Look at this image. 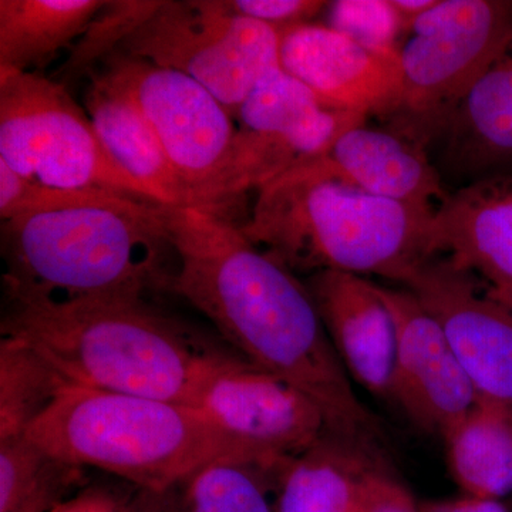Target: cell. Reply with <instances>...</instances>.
Masks as SVG:
<instances>
[{
  "instance_id": "cell-25",
  "label": "cell",
  "mask_w": 512,
  "mask_h": 512,
  "mask_svg": "<svg viewBox=\"0 0 512 512\" xmlns=\"http://www.w3.org/2000/svg\"><path fill=\"white\" fill-rule=\"evenodd\" d=\"M284 471L237 458L215 461L184 484L181 512H276L269 494Z\"/></svg>"
},
{
  "instance_id": "cell-22",
  "label": "cell",
  "mask_w": 512,
  "mask_h": 512,
  "mask_svg": "<svg viewBox=\"0 0 512 512\" xmlns=\"http://www.w3.org/2000/svg\"><path fill=\"white\" fill-rule=\"evenodd\" d=\"M443 439L451 477L467 497L512 494V407L478 399Z\"/></svg>"
},
{
  "instance_id": "cell-8",
  "label": "cell",
  "mask_w": 512,
  "mask_h": 512,
  "mask_svg": "<svg viewBox=\"0 0 512 512\" xmlns=\"http://www.w3.org/2000/svg\"><path fill=\"white\" fill-rule=\"evenodd\" d=\"M281 32L232 12L225 0H160L117 52L191 77L234 117L252 90L281 67Z\"/></svg>"
},
{
  "instance_id": "cell-23",
  "label": "cell",
  "mask_w": 512,
  "mask_h": 512,
  "mask_svg": "<svg viewBox=\"0 0 512 512\" xmlns=\"http://www.w3.org/2000/svg\"><path fill=\"white\" fill-rule=\"evenodd\" d=\"M84 468L28 436L0 440V512H53L83 483Z\"/></svg>"
},
{
  "instance_id": "cell-10",
  "label": "cell",
  "mask_w": 512,
  "mask_h": 512,
  "mask_svg": "<svg viewBox=\"0 0 512 512\" xmlns=\"http://www.w3.org/2000/svg\"><path fill=\"white\" fill-rule=\"evenodd\" d=\"M366 120L326 106L281 67L268 74L234 114L235 136L221 181L222 218L232 221V210L249 192L328 156L345 131Z\"/></svg>"
},
{
  "instance_id": "cell-1",
  "label": "cell",
  "mask_w": 512,
  "mask_h": 512,
  "mask_svg": "<svg viewBox=\"0 0 512 512\" xmlns=\"http://www.w3.org/2000/svg\"><path fill=\"white\" fill-rule=\"evenodd\" d=\"M167 222L175 254L168 292L202 313L248 362L305 393L330 436L373 451L382 429L357 397L301 276L212 212L167 207Z\"/></svg>"
},
{
  "instance_id": "cell-21",
  "label": "cell",
  "mask_w": 512,
  "mask_h": 512,
  "mask_svg": "<svg viewBox=\"0 0 512 512\" xmlns=\"http://www.w3.org/2000/svg\"><path fill=\"white\" fill-rule=\"evenodd\" d=\"M379 464L375 451L325 434L285 468L276 512H353L360 481Z\"/></svg>"
},
{
  "instance_id": "cell-20",
  "label": "cell",
  "mask_w": 512,
  "mask_h": 512,
  "mask_svg": "<svg viewBox=\"0 0 512 512\" xmlns=\"http://www.w3.org/2000/svg\"><path fill=\"white\" fill-rule=\"evenodd\" d=\"M106 0H0V72L40 73L70 52Z\"/></svg>"
},
{
  "instance_id": "cell-4",
  "label": "cell",
  "mask_w": 512,
  "mask_h": 512,
  "mask_svg": "<svg viewBox=\"0 0 512 512\" xmlns=\"http://www.w3.org/2000/svg\"><path fill=\"white\" fill-rule=\"evenodd\" d=\"M2 336L25 342L70 386L190 407L222 355L131 296L6 305Z\"/></svg>"
},
{
  "instance_id": "cell-11",
  "label": "cell",
  "mask_w": 512,
  "mask_h": 512,
  "mask_svg": "<svg viewBox=\"0 0 512 512\" xmlns=\"http://www.w3.org/2000/svg\"><path fill=\"white\" fill-rule=\"evenodd\" d=\"M256 457L286 467L325 434V417L298 387L248 362L222 353L192 406Z\"/></svg>"
},
{
  "instance_id": "cell-17",
  "label": "cell",
  "mask_w": 512,
  "mask_h": 512,
  "mask_svg": "<svg viewBox=\"0 0 512 512\" xmlns=\"http://www.w3.org/2000/svg\"><path fill=\"white\" fill-rule=\"evenodd\" d=\"M431 143L443 181L464 187L512 173V60L474 83Z\"/></svg>"
},
{
  "instance_id": "cell-29",
  "label": "cell",
  "mask_w": 512,
  "mask_h": 512,
  "mask_svg": "<svg viewBox=\"0 0 512 512\" xmlns=\"http://www.w3.org/2000/svg\"><path fill=\"white\" fill-rule=\"evenodd\" d=\"M353 512H421L412 494L383 470L370 468L362 478Z\"/></svg>"
},
{
  "instance_id": "cell-30",
  "label": "cell",
  "mask_w": 512,
  "mask_h": 512,
  "mask_svg": "<svg viewBox=\"0 0 512 512\" xmlns=\"http://www.w3.org/2000/svg\"><path fill=\"white\" fill-rule=\"evenodd\" d=\"M53 512H136V503H127L106 488L89 487L64 500Z\"/></svg>"
},
{
  "instance_id": "cell-32",
  "label": "cell",
  "mask_w": 512,
  "mask_h": 512,
  "mask_svg": "<svg viewBox=\"0 0 512 512\" xmlns=\"http://www.w3.org/2000/svg\"><path fill=\"white\" fill-rule=\"evenodd\" d=\"M440 0H393L394 8L399 13L406 32H410L414 23L429 13Z\"/></svg>"
},
{
  "instance_id": "cell-19",
  "label": "cell",
  "mask_w": 512,
  "mask_h": 512,
  "mask_svg": "<svg viewBox=\"0 0 512 512\" xmlns=\"http://www.w3.org/2000/svg\"><path fill=\"white\" fill-rule=\"evenodd\" d=\"M83 107L107 156L157 204L195 208L194 197L175 171L156 133L126 93L100 74L92 73Z\"/></svg>"
},
{
  "instance_id": "cell-14",
  "label": "cell",
  "mask_w": 512,
  "mask_h": 512,
  "mask_svg": "<svg viewBox=\"0 0 512 512\" xmlns=\"http://www.w3.org/2000/svg\"><path fill=\"white\" fill-rule=\"evenodd\" d=\"M279 62L332 109L359 116H394L402 107L400 52L359 45L325 23H305L281 32Z\"/></svg>"
},
{
  "instance_id": "cell-34",
  "label": "cell",
  "mask_w": 512,
  "mask_h": 512,
  "mask_svg": "<svg viewBox=\"0 0 512 512\" xmlns=\"http://www.w3.org/2000/svg\"><path fill=\"white\" fill-rule=\"evenodd\" d=\"M495 295H497V293H495ZM497 296H498V298L503 299L504 302L510 303V305H512V295H508V296L497 295Z\"/></svg>"
},
{
  "instance_id": "cell-5",
  "label": "cell",
  "mask_w": 512,
  "mask_h": 512,
  "mask_svg": "<svg viewBox=\"0 0 512 512\" xmlns=\"http://www.w3.org/2000/svg\"><path fill=\"white\" fill-rule=\"evenodd\" d=\"M26 436L74 466L93 467L164 494L215 461L237 458L271 470L185 404L66 386Z\"/></svg>"
},
{
  "instance_id": "cell-15",
  "label": "cell",
  "mask_w": 512,
  "mask_h": 512,
  "mask_svg": "<svg viewBox=\"0 0 512 512\" xmlns=\"http://www.w3.org/2000/svg\"><path fill=\"white\" fill-rule=\"evenodd\" d=\"M340 363L352 382L393 403L396 329L377 282L338 271L305 279Z\"/></svg>"
},
{
  "instance_id": "cell-28",
  "label": "cell",
  "mask_w": 512,
  "mask_h": 512,
  "mask_svg": "<svg viewBox=\"0 0 512 512\" xmlns=\"http://www.w3.org/2000/svg\"><path fill=\"white\" fill-rule=\"evenodd\" d=\"M329 2L320 0H225L232 12L272 26L279 32L313 22Z\"/></svg>"
},
{
  "instance_id": "cell-2",
  "label": "cell",
  "mask_w": 512,
  "mask_h": 512,
  "mask_svg": "<svg viewBox=\"0 0 512 512\" xmlns=\"http://www.w3.org/2000/svg\"><path fill=\"white\" fill-rule=\"evenodd\" d=\"M6 305L168 291L175 254L167 207L104 191L0 225Z\"/></svg>"
},
{
  "instance_id": "cell-6",
  "label": "cell",
  "mask_w": 512,
  "mask_h": 512,
  "mask_svg": "<svg viewBox=\"0 0 512 512\" xmlns=\"http://www.w3.org/2000/svg\"><path fill=\"white\" fill-rule=\"evenodd\" d=\"M0 161L46 187L157 204L107 156L69 89L45 74L0 72Z\"/></svg>"
},
{
  "instance_id": "cell-27",
  "label": "cell",
  "mask_w": 512,
  "mask_h": 512,
  "mask_svg": "<svg viewBox=\"0 0 512 512\" xmlns=\"http://www.w3.org/2000/svg\"><path fill=\"white\" fill-rule=\"evenodd\" d=\"M329 28L359 45L379 52H400L397 42L406 32L393 0H338L329 2Z\"/></svg>"
},
{
  "instance_id": "cell-24",
  "label": "cell",
  "mask_w": 512,
  "mask_h": 512,
  "mask_svg": "<svg viewBox=\"0 0 512 512\" xmlns=\"http://www.w3.org/2000/svg\"><path fill=\"white\" fill-rule=\"evenodd\" d=\"M69 386L22 340H0V440L25 436Z\"/></svg>"
},
{
  "instance_id": "cell-33",
  "label": "cell",
  "mask_w": 512,
  "mask_h": 512,
  "mask_svg": "<svg viewBox=\"0 0 512 512\" xmlns=\"http://www.w3.org/2000/svg\"><path fill=\"white\" fill-rule=\"evenodd\" d=\"M171 493L173 491L164 494L143 491V498L136 501V512H181L180 501L175 504Z\"/></svg>"
},
{
  "instance_id": "cell-18",
  "label": "cell",
  "mask_w": 512,
  "mask_h": 512,
  "mask_svg": "<svg viewBox=\"0 0 512 512\" xmlns=\"http://www.w3.org/2000/svg\"><path fill=\"white\" fill-rule=\"evenodd\" d=\"M325 158L376 197L434 211L448 195L426 147L399 131L359 124L345 131Z\"/></svg>"
},
{
  "instance_id": "cell-7",
  "label": "cell",
  "mask_w": 512,
  "mask_h": 512,
  "mask_svg": "<svg viewBox=\"0 0 512 512\" xmlns=\"http://www.w3.org/2000/svg\"><path fill=\"white\" fill-rule=\"evenodd\" d=\"M400 49L403 136L426 147L512 43V0H440Z\"/></svg>"
},
{
  "instance_id": "cell-26",
  "label": "cell",
  "mask_w": 512,
  "mask_h": 512,
  "mask_svg": "<svg viewBox=\"0 0 512 512\" xmlns=\"http://www.w3.org/2000/svg\"><path fill=\"white\" fill-rule=\"evenodd\" d=\"M160 0H106L84 35L70 50L66 63L55 77L64 84L90 76L107 56L117 52L121 43L153 15Z\"/></svg>"
},
{
  "instance_id": "cell-31",
  "label": "cell",
  "mask_w": 512,
  "mask_h": 512,
  "mask_svg": "<svg viewBox=\"0 0 512 512\" xmlns=\"http://www.w3.org/2000/svg\"><path fill=\"white\" fill-rule=\"evenodd\" d=\"M421 512H507L500 501L480 500V498L467 497L461 500L431 505Z\"/></svg>"
},
{
  "instance_id": "cell-9",
  "label": "cell",
  "mask_w": 512,
  "mask_h": 512,
  "mask_svg": "<svg viewBox=\"0 0 512 512\" xmlns=\"http://www.w3.org/2000/svg\"><path fill=\"white\" fill-rule=\"evenodd\" d=\"M93 73L136 103L195 208L222 218L221 181L235 136L227 107L191 77L126 53H111Z\"/></svg>"
},
{
  "instance_id": "cell-12",
  "label": "cell",
  "mask_w": 512,
  "mask_h": 512,
  "mask_svg": "<svg viewBox=\"0 0 512 512\" xmlns=\"http://www.w3.org/2000/svg\"><path fill=\"white\" fill-rule=\"evenodd\" d=\"M404 288L437 320L478 399L512 407V305L444 256Z\"/></svg>"
},
{
  "instance_id": "cell-13",
  "label": "cell",
  "mask_w": 512,
  "mask_h": 512,
  "mask_svg": "<svg viewBox=\"0 0 512 512\" xmlns=\"http://www.w3.org/2000/svg\"><path fill=\"white\" fill-rule=\"evenodd\" d=\"M396 329L393 404L426 433L444 437L478 396L437 320L404 286L377 284Z\"/></svg>"
},
{
  "instance_id": "cell-16",
  "label": "cell",
  "mask_w": 512,
  "mask_h": 512,
  "mask_svg": "<svg viewBox=\"0 0 512 512\" xmlns=\"http://www.w3.org/2000/svg\"><path fill=\"white\" fill-rule=\"evenodd\" d=\"M431 242L437 256L512 295V173L464 185L436 208Z\"/></svg>"
},
{
  "instance_id": "cell-3",
  "label": "cell",
  "mask_w": 512,
  "mask_h": 512,
  "mask_svg": "<svg viewBox=\"0 0 512 512\" xmlns=\"http://www.w3.org/2000/svg\"><path fill=\"white\" fill-rule=\"evenodd\" d=\"M434 211L369 194L322 157L256 191L239 228L298 276L338 271L404 286L437 258Z\"/></svg>"
}]
</instances>
